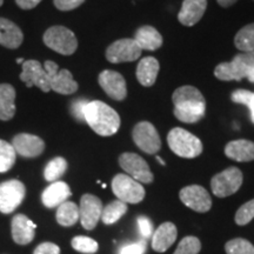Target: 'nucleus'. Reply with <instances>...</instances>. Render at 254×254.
<instances>
[{"mask_svg": "<svg viewBox=\"0 0 254 254\" xmlns=\"http://www.w3.org/2000/svg\"><path fill=\"white\" fill-rule=\"evenodd\" d=\"M119 165L129 177L136 180L138 183L151 184L154 177L151 172L150 166L140 155L135 153H123L119 157Z\"/></svg>", "mask_w": 254, "mask_h": 254, "instance_id": "9b49d317", "label": "nucleus"}, {"mask_svg": "<svg viewBox=\"0 0 254 254\" xmlns=\"http://www.w3.org/2000/svg\"><path fill=\"white\" fill-rule=\"evenodd\" d=\"M179 198L187 207L199 213L208 212L212 207V199L202 186L190 185L180 190Z\"/></svg>", "mask_w": 254, "mask_h": 254, "instance_id": "4468645a", "label": "nucleus"}, {"mask_svg": "<svg viewBox=\"0 0 254 254\" xmlns=\"http://www.w3.org/2000/svg\"><path fill=\"white\" fill-rule=\"evenodd\" d=\"M253 218H254V199L247 201L246 204H244L239 209H238L234 220H236L237 225H239V226H245V225L252 221Z\"/></svg>", "mask_w": 254, "mask_h": 254, "instance_id": "c9c22d12", "label": "nucleus"}, {"mask_svg": "<svg viewBox=\"0 0 254 254\" xmlns=\"http://www.w3.org/2000/svg\"><path fill=\"white\" fill-rule=\"evenodd\" d=\"M36 224L24 214H17L12 219V237L19 245H27L34 239Z\"/></svg>", "mask_w": 254, "mask_h": 254, "instance_id": "a211bd4d", "label": "nucleus"}, {"mask_svg": "<svg viewBox=\"0 0 254 254\" xmlns=\"http://www.w3.org/2000/svg\"><path fill=\"white\" fill-rule=\"evenodd\" d=\"M207 0H184L178 19L185 26H194L204 15Z\"/></svg>", "mask_w": 254, "mask_h": 254, "instance_id": "aec40b11", "label": "nucleus"}, {"mask_svg": "<svg viewBox=\"0 0 254 254\" xmlns=\"http://www.w3.org/2000/svg\"><path fill=\"white\" fill-rule=\"evenodd\" d=\"M4 4V0H0V6Z\"/></svg>", "mask_w": 254, "mask_h": 254, "instance_id": "de8ad7c7", "label": "nucleus"}, {"mask_svg": "<svg viewBox=\"0 0 254 254\" xmlns=\"http://www.w3.org/2000/svg\"><path fill=\"white\" fill-rule=\"evenodd\" d=\"M227 254H254V246L249 240L243 238H236L227 241L225 245Z\"/></svg>", "mask_w": 254, "mask_h": 254, "instance_id": "2f4dec72", "label": "nucleus"}, {"mask_svg": "<svg viewBox=\"0 0 254 254\" xmlns=\"http://www.w3.org/2000/svg\"><path fill=\"white\" fill-rule=\"evenodd\" d=\"M253 68L254 52H244L234 57L230 63L219 64L214 69V75L222 81H240L247 78Z\"/></svg>", "mask_w": 254, "mask_h": 254, "instance_id": "20e7f679", "label": "nucleus"}, {"mask_svg": "<svg viewBox=\"0 0 254 254\" xmlns=\"http://www.w3.org/2000/svg\"><path fill=\"white\" fill-rule=\"evenodd\" d=\"M66 170H67V161L62 157H57L46 165L44 177L50 183L58 182L59 178L63 177L64 173L66 172Z\"/></svg>", "mask_w": 254, "mask_h": 254, "instance_id": "c756f323", "label": "nucleus"}, {"mask_svg": "<svg viewBox=\"0 0 254 254\" xmlns=\"http://www.w3.org/2000/svg\"><path fill=\"white\" fill-rule=\"evenodd\" d=\"M44 68L49 75L51 91L67 95L73 94L78 90L77 81L73 79L72 73L68 69H59V66L51 60H46Z\"/></svg>", "mask_w": 254, "mask_h": 254, "instance_id": "6e6552de", "label": "nucleus"}, {"mask_svg": "<svg viewBox=\"0 0 254 254\" xmlns=\"http://www.w3.org/2000/svg\"><path fill=\"white\" fill-rule=\"evenodd\" d=\"M231 99L236 104H243L250 109L251 120L254 124V93L247 90H237L231 95Z\"/></svg>", "mask_w": 254, "mask_h": 254, "instance_id": "72a5a7b5", "label": "nucleus"}, {"mask_svg": "<svg viewBox=\"0 0 254 254\" xmlns=\"http://www.w3.org/2000/svg\"><path fill=\"white\" fill-rule=\"evenodd\" d=\"M243 185V172L238 167H228L215 174L211 180L212 192L218 198H226L237 193Z\"/></svg>", "mask_w": 254, "mask_h": 254, "instance_id": "0eeeda50", "label": "nucleus"}, {"mask_svg": "<svg viewBox=\"0 0 254 254\" xmlns=\"http://www.w3.org/2000/svg\"><path fill=\"white\" fill-rule=\"evenodd\" d=\"M225 154L238 163H247L254 160V142L239 139L228 142L225 147Z\"/></svg>", "mask_w": 254, "mask_h": 254, "instance_id": "5701e85b", "label": "nucleus"}, {"mask_svg": "<svg viewBox=\"0 0 254 254\" xmlns=\"http://www.w3.org/2000/svg\"><path fill=\"white\" fill-rule=\"evenodd\" d=\"M20 79L27 87L37 86L45 93L51 91L49 75L38 60H25Z\"/></svg>", "mask_w": 254, "mask_h": 254, "instance_id": "2eb2a0df", "label": "nucleus"}, {"mask_svg": "<svg viewBox=\"0 0 254 254\" xmlns=\"http://www.w3.org/2000/svg\"><path fill=\"white\" fill-rule=\"evenodd\" d=\"M247 79H249L251 82H254V68L249 73V75H247Z\"/></svg>", "mask_w": 254, "mask_h": 254, "instance_id": "c03bdc74", "label": "nucleus"}, {"mask_svg": "<svg viewBox=\"0 0 254 254\" xmlns=\"http://www.w3.org/2000/svg\"><path fill=\"white\" fill-rule=\"evenodd\" d=\"M90 101L87 99H77L71 105V113L78 122H85V111Z\"/></svg>", "mask_w": 254, "mask_h": 254, "instance_id": "e433bc0d", "label": "nucleus"}, {"mask_svg": "<svg viewBox=\"0 0 254 254\" xmlns=\"http://www.w3.org/2000/svg\"><path fill=\"white\" fill-rule=\"evenodd\" d=\"M136 222H138L139 231H140L141 236L145 239H147V238H150L153 234V225H152L150 218L140 215V217H138V219H136Z\"/></svg>", "mask_w": 254, "mask_h": 254, "instance_id": "4c0bfd02", "label": "nucleus"}, {"mask_svg": "<svg viewBox=\"0 0 254 254\" xmlns=\"http://www.w3.org/2000/svg\"><path fill=\"white\" fill-rule=\"evenodd\" d=\"M159 73V62L153 57H146L141 59L136 67V79L142 86H153Z\"/></svg>", "mask_w": 254, "mask_h": 254, "instance_id": "393cba45", "label": "nucleus"}, {"mask_svg": "<svg viewBox=\"0 0 254 254\" xmlns=\"http://www.w3.org/2000/svg\"><path fill=\"white\" fill-rule=\"evenodd\" d=\"M127 212V205L120 200H114L103 208L101 220L105 225H112L119 220Z\"/></svg>", "mask_w": 254, "mask_h": 254, "instance_id": "cd10ccee", "label": "nucleus"}, {"mask_svg": "<svg viewBox=\"0 0 254 254\" xmlns=\"http://www.w3.org/2000/svg\"><path fill=\"white\" fill-rule=\"evenodd\" d=\"M142 50L134 39H120L107 47L106 59L112 64L134 62L141 56Z\"/></svg>", "mask_w": 254, "mask_h": 254, "instance_id": "f8f14e48", "label": "nucleus"}, {"mask_svg": "<svg viewBox=\"0 0 254 254\" xmlns=\"http://www.w3.org/2000/svg\"><path fill=\"white\" fill-rule=\"evenodd\" d=\"M24 34L13 21L0 18V45L14 50L23 44Z\"/></svg>", "mask_w": 254, "mask_h": 254, "instance_id": "4be33fe9", "label": "nucleus"}, {"mask_svg": "<svg viewBox=\"0 0 254 254\" xmlns=\"http://www.w3.org/2000/svg\"><path fill=\"white\" fill-rule=\"evenodd\" d=\"M41 0H15L17 5L23 9H32L40 4Z\"/></svg>", "mask_w": 254, "mask_h": 254, "instance_id": "79ce46f5", "label": "nucleus"}, {"mask_svg": "<svg viewBox=\"0 0 254 254\" xmlns=\"http://www.w3.org/2000/svg\"><path fill=\"white\" fill-rule=\"evenodd\" d=\"M134 144L147 154L158 153L161 147V140L155 127L148 122L138 123L132 132Z\"/></svg>", "mask_w": 254, "mask_h": 254, "instance_id": "1a4fd4ad", "label": "nucleus"}, {"mask_svg": "<svg viewBox=\"0 0 254 254\" xmlns=\"http://www.w3.org/2000/svg\"><path fill=\"white\" fill-rule=\"evenodd\" d=\"M15 62H17V64H23L25 60H24V58H18L17 60H15Z\"/></svg>", "mask_w": 254, "mask_h": 254, "instance_id": "a18cd8bd", "label": "nucleus"}, {"mask_svg": "<svg viewBox=\"0 0 254 254\" xmlns=\"http://www.w3.org/2000/svg\"><path fill=\"white\" fill-rule=\"evenodd\" d=\"M44 44L63 56H71L78 49L75 34L65 26H52L44 33Z\"/></svg>", "mask_w": 254, "mask_h": 254, "instance_id": "39448f33", "label": "nucleus"}, {"mask_svg": "<svg viewBox=\"0 0 254 254\" xmlns=\"http://www.w3.org/2000/svg\"><path fill=\"white\" fill-rule=\"evenodd\" d=\"M85 122L101 136L116 134L120 127L119 114L103 101H90L85 111Z\"/></svg>", "mask_w": 254, "mask_h": 254, "instance_id": "f03ea898", "label": "nucleus"}, {"mask_svg": "<svg viewBox=\"0 0 254 254\" xmlns=\"http://www.w3.org/2000/svg\"><path fill=\"white\" fill-rule=\"evenodd\" d=\"M15 158L17 153L13 146L0 139V173H5L11 170L15 163Z\"/></svg>", "mask_w": 254, "mask_h": 254, "instance_id": "7c9ffc66", "label": "nucleus"}, {"mask_svg": "<svg viewBox=\"0 0 254 254\" xmlns=\"http://www.w3.org/2000/svg\"><path fill=\"white\" fill-rule=\"evenodd\" d=\"M112 190L125 204H139L145 198V189L140 183L126 174H117L112 180Z\"/></svg>", "mask_w": 254, "mask_h": 254, "instance_id": "423d86ee", "label": "nucleus"}, {"mask_svg": "<svg viewBox=\"0 0 254 254\" xmlns=\"http://www.w3.org/2000/svg\"><path fill=\"white\" fill-rule=\"evenodd\" d=\"M26 194L25 185L19 180H8L0 184V212L12 213L23 202Z\"/></svg>", "mask_w": 254, "mask_h": 254, "instance_id": "9d476101", "label": "nucleus"}, {"mask_svg": "<svg viewBox=\"0 0 254 254\" xmlns=\"http://www.w3.org/2000/svg\"><path fill=\"white\" fill-rule=\"evenodd\" d=\"M234 45L241 52H254V23L246 25L238 32Z\"/></svg>", "mask_w": 254, "mask_h": 254, "instance_id": "c85d7f7f", "label": "nucleus"}, {"mask_svg": "<svg viewBox=\"0 0 254 254\" xmlns=\"http://www.w3.org/2000/svg\"><path fill=\"white\" fill-rule=\"evenodd\" d=\"M134 40L141 50L155 51L163 46V36L152 26L138 28L134 34Z\"/></svg>", "mask_w": 254, "mask_h": 254, "instance_id": "b1692460", "label": "nucleus"}, {"mask_svg": "<svg viewBox=\"0 0 254 254\" xmlns=\"http://www.w3.org/2000/svg\"><path fill=\"white\" fill-rule=\"evenodd\" d=\"M53 2L60 11H72L84 4L85 0H53Z\"/></svg>", "mask_w": 254, "mask_h": 254, "instance_id": "58836bf2", "label": "nucleus"}, {"mask_svg": "<svg viewBox=\"0 0 254 254\" xmlns=\"http://www.w3.org/2000/svg\"><path fill=\"white\" fill-rule=\"evenodd\" d=\"M178 230L173 222H164L154 231L152 237V249L158 253H164L177 240Z\"/></svg>", "mask_w": 254, "mask_h": 254, "instance_id": "6ab92c4d", "label": "nucleus"}, {"mask_svg": "<svg viewBox=\"0 0 254 254\" xmlns=\"http://www.w3.org/2000/svg\"><path fill=\"white\" fill-rule=\"evenodd\" d=\"M33 254H60V249L53 243H43L34 250Z\"/></svg>", "mask_w": 254, "mask_h": 254, "instance_id": "a19ab883", "label": "nucleus"}, {"mask_svg": "<svg viewBox=\"0 0 254 254\" xmlns=\"http://www.w3.org/2000/svg\"><path fill=\"white\" fill-rule=\"evenodd\" d=\"M15 114V90L9 84H0V120L8 122Z\"/></svg>", "mask_w": 254, "mask_h": 254, "instance_id": "a878e982", "label": "nucleus"}, {"mask_svg": "<svg viewBox=\"0 0 254 254\" xmlns=\"http://www.w3.org/2000/svg\"><path fill=\"white\" fill-rule=\"evenodd\" d=\"M217 1L221 7H230V6L236 4L238 0H217Z\"/></svg>", "mask_w": 254, "mask_h": 254, "instance_id": "37998d69", "label": "nucleus"}, {"mask_svg": "<svg viewBox=\"0 0 254 254\" xmlns=\"http://www.w3.org/2000/svg\"><path fill=\"white\" fill-rule=\"evenodd\" d=\"M174 116L180 122L186 124L198 123L204 118L206 101L198 88L182 86L177 88L172 95Z\"/></svg>", "mask_w": 254, "mask_h": 254, "instance_id": "f257e3e1", "label": "nucleus"}, {"mask_svg": "<svg viewBox=\"0 0 254 254\" xmlns=\"http://www.w3.org/2000/svg\"><path fill=\"white\" fill-rule=\"evenodd\" d=\"M167 142L172 152L182 158L193 159L199 157L202 152V142L200 139L180 127L171 129L167 135Z\"/></svg>", "mask_w": 254, "mask_h": 254, "instance_id": "7ed1b4c3", "label": "nucleus"}, {"mask_svg": "<svg viewBox=\"0 0 254 254\" xmlns=\"http://www.w3.org/2000/svg\"><path fill=\"white\" fill-rule=\"evenodd\" d=\"M146 251V245L142 241H138V243L129 244V245L124 246L119 254H144Z\"/></svg>", "mask_w": 254, "mask_h": 254, "instance_id": "ea45409f", "label": "nucleus"}, {"mask_svg": "<svg viewBox=\"0 0 254 254\" xmlns=\"http://www.w3.org/2000/svg\"><path fill=\"white\" fill-rule=\"evenodd\" d=\"M15 153L24 158H36L45 150V142L41 138L28 133L17 134L12 140Z\"/></svg>", "mask_w": 254, "mask_h": 254, "instance_id": "f3484780", "label": "nucleus"}, {"mask_svg": "<svg viewBox=\"0 0 254 254\" xmlns=\"http://www.w3.org/2000/svg\"><path fill=\"white\" fill-rule=\"evenodd\" d=\"M157 160L159 161V163H160L161 165H165V161L163 160V159H161L160 157H157Z\"/></svg>", "mask_w": 254, "mask_h": 254, "instance_id": "49530a36", "label": "nucleus"}, {"mask_svg": "<svg viewBox=\"0 0 254 254\" xmlns=\"http://www.w3.org/2000/svg\"><path fill=\"white\" fill-rule=\"evenodd\" d=\"M201 250V243L196 237H185L178 245L173 254H198Z\"/></svg>", "mask_w": 254, "mask_h": 254, "instance_id": "f704fd0d", "label": "nucleus"}, {"mask_svg": "<svg viewBox=\"0 0 254 254\" xmlns=\"http://www.w3.org/2000/svg\"><path fill=\"white\" fill-rule=\"evenodd\" d=\"M56 217L62 226H73L79 220V206L72 201H65L57 209Z\"/></svg>", "mask_w": 254, "mask_h": 254, "instance_id": "bb28decb", "label": "nucleus"}, {"mask_svg": "<svg viewBox=\"0 0 254 254\" xmlns=\"http://www.w3.org/2000/svg\"><path fill=\"white\" fill-rule=\"evenodd\" d=\"M71 244L75 251L85 254H93L99 249L97 241L88 237H75L72 239Z\"/></svg>", "mask_w": 254, "mask_h": 254, "instance_id": "473e14b6", "label": "nucleus"}, {"mask_svg": "<svg viewBox=\"0 0 254 254\" xmlns=\"http://www.w3.org/2000/svg\"><path fill=\"white\" fill-rule=\"evenodd\" d=\"M100 87L103 88L105 93L112 98L113 100L122 101L127 95V86L125 78L119 72L105 69L99 74L98 78Z\"/></svg>", "mask_w": 254, "mask_h": 254, "instance_id": "dca6fc26", "label": "nucleus"}, {"mask_svg": "<svg viewBox=\"0 0 254 254\" xmlns=\"http://www.w3.org/2000/svg\"><path fill=\"white\" fill-rule=\"evenodd\" d=\"M103 202L93 194H84L80 199L79 206V219L82 227L87 231H92L97 226L98 221L103 213Z\"/></svg>", "mask_w": 254, "mask_h": 254, "instance_id": "ddd939ff", "label": "nucleus"}, {"mask_svg": "<svg viewBox=\"0 0 254 254\" xmlns=\"http://www.w3.org/2000/svg\"><path fill=\"white\" fill-rule=\"evenodd\" d=\"M71 195L72 192L67 184L64 182H55L44 190L41 194V201L46 207L55 208L67 201Z\"/></svg>", "mask_w": 254, "mask_h": 254, "instance_id": "412c9836", "label": "nucleus"}]
</instances>
